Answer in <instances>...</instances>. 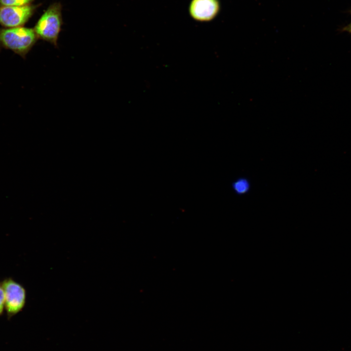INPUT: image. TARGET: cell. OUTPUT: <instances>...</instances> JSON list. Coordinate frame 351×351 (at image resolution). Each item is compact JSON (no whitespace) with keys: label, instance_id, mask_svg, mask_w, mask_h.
Returning <instances> with one entry per match:
<instances>
[{"label":"cell","instance_id":"obj_1","mask_svg":"<svg viewBox=\"0 0 351 351\" xmlns=\"http://www.w3.org/2000/svg\"><path fill=\"white\" fill-rule=\"evenodd\" d=\"M38 37L33 28L23 26L0 28V46L25 58Z\"/></svg>","mask_w":351,"mask_h":351},{"label":"cell","instance_id":"obj_2","mask_svg":"<svg viewBox=\"0 0 351 351\" xmlns=\"http://www.w3.org/2000/svg\"><path fill=\"white\" fill-rule=\"evenodd\" d=\"M61 5L51 4L41 15L34 28L38 38L57 46L58 39L62 25Z\"/></svg>","mask_w":351,"mask_h":351},{"label":"cell","instance_id":"obj_3","mask_svg":"<svg viewBox=\"0 0 351 351\" xmlns=\"http://www.w3.org/2000/svg\"><path fill=\"white\" fill-rule=\"evenodd\" d=\"M4 294V306L7 314L11 317L24 308L26 292L23 286L11 277L6 278L0 282Z\"/></svg>","mask_w":351,"mask_h":351},{"label":"cell","instance_id":"obj_4","mask_svg":"<svg viewBox=\"0 0 351 351\" xmlns=\"http://www.w3.org/2000/svg\"><path fill=\"white\" fill-rule=\"evenodd\" d=\"M37 6L28 4L0 7V24L6 28L22 26L34 14Z\"/></svg>","mask_w":351,"mask_h":351},{"label":"cell","instance_id":"obj_5","mask_svg":"<svg viewBox=\"0 0 351 351\" xmlns=\"http://www.w3.org/2000/svg\"><path fill=\"white\" fill-rule=\"evenodd\" d=\"M219 10V0H192L189 6L192 18L200 22L213 20L218 15Z\"/></svg>","mask_w":351,"mask_h":351},{"label":"cell","instance_id":"obj_6","mask_svg":"<svg viewBox=\"0 0 351 351\" xmlns=\"http://www.w3.org/2000/svg\"><path fill=\"white\" fill-rule=\"evenodd\" d=\"M234 193L238 195H243L249 193L251 188L250 180L245 177H239L234 180L231 184Z\"/></svg>","mask_w":351,"mask_h":351},{"label":"cell","instance_id":"obj_7","mask_svg":"<svg viewBox=\"0 0 351 351\" xmlns=\"http://www.w3.org/2000/svg\"><path fill=\"white\" fill-rule=\"evenodd\" d=\"M34 0H0V7L11 6H23L31 4Z\"/></svg>","mask_w":351,"mask_h":351},{"label":"cell","instance_id":"obj_8","mask_svg":"<svg viewBox=\"0 0 351 351\" xmlns=\"http://www.w3.org/2000/svg\"><path fill=\"white\" fill-rule=\"evenodd\" d=\"M4 306V294L2 288L0 285V315L3 312Z\"/></svg>","mask_w":351,"mask_h":351},{"label":"cell","instance_id":"obj_9","mask_svg":"<svg viewBox=\"0 0 351 351\" xmlns=\"http://www.w3.org/2000/svg\"><path fill=\"white\" fill-rule=\"evenodd\" d=\"M340 31H342V32H346L351 34V21L349 24L342 27L340 29Z\"/></svg>","mask_w":351,"mask_h":351}]
</instances>
